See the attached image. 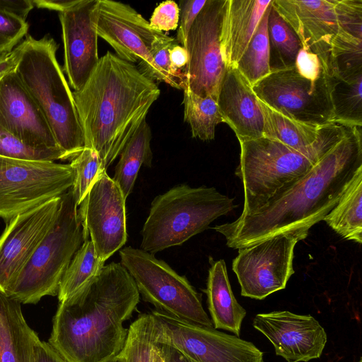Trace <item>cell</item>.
<instances>
[{
    "instance_id": "cell-7",
    "label": "cell",
    "mask_w": 362,
    "mask_h": 362,
    "mask_svg": "<svg viewBox=\"0 0 362 362\" xmlns=\"http://www.w3.org/2000/svg\"><path fill=\"white\" fill-rule=\"evenodd\" d=\"M71 189L61 196L56 220L6 296L21 304H36L57 296L62 278L84 242Z\"/></svg>"
},
{
    "instance_id": "cell-29",
    "label": "cell",
    "mask_w": 362,
    "mask_h": 362,
    "mask_svg": "<svg viewBox=\"0 0 362 362\" xmlns=\"http://www.w3.org/2000/svg\"><path fill=\"white\" fill-rule=\"evenodd\" d=\"M95 254L90 239L84 240L64 274L57 294L62 301L94 279L104 267Z\"/></svg>"
},
{
    "instance_id": "cell-20",
    "label": "cell",
    "mask_w": 362,
    "mask_h": 362,
    "mask_svg": "<svg viewBox=\"0 0 362 362\" xmlns=\"http://www.w3.org/2000/svg\"><path fill=\"white\" fill-rule=\"evenodd\" d=\"M272 5L332 76L331 43L339 31L334 0H273Z\"/></svg>"
},
{
    "instance_id": "cell-21",
    "label": "cell",
    "mask_w": 362,
    "mask_h": 362,
    "mask_svg": "<svg viewBox=\"0 0 362 362\" xmlns=\"http://www.w3.org/2000/svg\"><path fill=\"white\" fill-rule=\"evenodd\" d=\"M216 101L223 122L239 142L263 136L264 118L258 100L236 67L226 68Z\"/></svg>"
},
{
    "instance_id": "cell-3",
    "label": "cell",
    "mask_w": 362,
    "mask_h": 362,
    "mask_svg": "<svg viewBox=\"0 0 362 362\" xmlns=\"http://www.w3.org/2000/svg\"><path fill=\"white\" fill-rule=\"evenodd\" d=\"M72 93L84 147L93 149L107 170L146 120L160 90L136 65L108 51L83 87Z\"/></svg>"
},
{
    "instance_id": "cell-46",
    "label": "cell",
    "mask_w": 362,
    "mask_h": 362,
    "mask_svg": "<svg viewBox=\"0 0 362 362\" xmlns=\"http://www.w3.org/2000/svg\"><path fill=\"white\" fill-rule=\"evenodd\" d=\"M163 362H191L180 351L171 346L157 344Z\"/></svg>"
},
{
    "instance_id": "cell-25",
    "label": "cell",
    "mask_w": 362,
    "mask_h": 362,
    "mask_svg": "<svg viewBox=\"0 0 362 362\" xmlns=\"http://www.w3.org/2000/svg\"><path fill=\"white\" fill-rule=\"evenodd\" d=\"M151 131L144 120L128 140L119 153L112 177L125 199L132 192L141 165L150 168L153 153L151 148Z\"/></svg>"
},
{
    "instance_id": "cell-6",
    "label": "cell",
    "mask_w": 362,
    "mask_h": 362,
    "mask_svg": "<svg viewBox=\"0 0 362 362\" xmlns=\"http://www.w3.org/2000/svg\"><path fill=\"white\" fill-rule=\"evenodd\" d=\"M240 163L244 205L240 217L250 216L281 190L305 175L333 146L305 152L265 136L240 141Z\"/></svg>"
},
{
    "instance_id": "cell-18",
    "label": "cell",
    "mask_w": 362,
    "mask_h": 362,
    "mask_svg": "<svg viewBox=\"0 0 362 362\" xmlns=\"http://www.w3.org/2000/svg\"><path fill=\"white\" fill-rule=\"evenodd\" d=\"M98 0H77L59 13L64 50V70L74 91L81 90L96 68L98 35L93 13Z\"/></svg>"
},
{
    "instance_id": "cell-22",
    "label": "cell",
    "mask_w": 362,
    "mask_h": 362,
    "mask_svg": "<svg viewBox=\"0 0 362 362\" xmlns=\"http://www.w3.org/2000/svg\"><path fill=\"white\" fill-rule=\"evenodd\" d=\"M272 0H226L221 28V52L226 68L235 67Z\"/></svg>"
},
{
    "instance_id": "cell-26",
    "label": "cell",
    "mask_w": 362,
    "mask_h": 362,
    "mask_svg": "<svg viewBox=\"0 0 362 362\" xmlns=\"http://www.w3.org/2000/svg\"><path fill=\"white\" fill-rule=\"evenodd\" d=\"M323 221L343 238L362 243V169Z\"/></svg>"
},
{
    "instance_id": "cell-2",
    "label": "cell",
    "mask_w": 362,
    "mask_h": 362,
    "mask_svg": "<svg viewBox=\"0 0 362 362\" xmlns=\"http://www.w3.org/2000/svg\"><path fill=\"white\" fill-rule=\"evenodd\" d=\"M139 299L135 281L120 262L104 265L59 302L47 342L66 362H105L122 349L128 332L124 322Z\"/></svg>"
},
{
    "instance_id": "cell-44",
    "label": "cell",
    "mask_w": 362,
    "mask_h": 362,
    "mask_svg": "<svg viewBox=\"0 0 362 362\" xmlns=\"http://www.w3.org/2000/svg\"><path fill=\"white\" fill-rule=\"evenodd\" d=\"M21 57V47L18 45L11 52L0 55V81L9 71L13 70Z\"/></svg>"
},
{
    "instance_id": "cell-34",
    "label": "cell",
    "mask_w": 362,
    "mask_h": 362,
    "mask_svg": "<svg viewBox=\"0 0 362 362\" xmlns=\"http://www.w3.org/2000/svg\"><path fill=\"white\" fill-rule=\"evenodd\" d=\"M73 168L74 179L71 191L77 206L88 192L99 175L106 170L98 153L92 148L84 147L69 163Z\"/></svg>"
},
{
    "instance_id": "cell-17",
    "label": "cell",
    "mask_w": 362,
    "mask_h": 362,
    "mask_svg": "<svg viewBox=\"0 0 362 362\" xmlns=\"http://www.w3.org/2000/svg\"><path fill=\"white\" fill-rule=\"evenodd\" d=\"M252 326L272 344L275 354L287 362L320 358L327 341L325 329L310 315L286 310L259 313Z\"/></svg>"
},
{
    "instance_id": "cell-36",
    "label": "cell",
    "mask_w": 362,
    "mask_h": 362,
    "mask_svg": "<svg viewBox=\"0 0 362 362\" xmlns=\"http://www.w3.org/2000/svg\"><path fill=\"white\" fill-rule=\"evenodd\" d=\"M339 30L362 40V0H334Z\"/></svg>"
},
{
    "instance_id": "cell-41",
    "label": "cell",
    "mask_w": 362,
    "mask_h": 362,
    "mask_svg": "<svg viewBox=\"0 0 362 362\" xmlns=\"http://www.w3.org/2000/svg\"><path fill=\"white\" fill-rule=\"evenodd\" d=\"M169 57L173 71L185 83V71L182 69L186 68L188 62L186 49L177 42L170 49Z\"/></svg>"
},
{
    "instance_id": "cell-38",
    "label": "cell",
    "mask_w": 362,
    "mask_h": 362,
    "mask_svg": "<svg viewBox=\"0 0 362 362\" xmlns=\"http://www.w3.org/2000/svg\"><path fill=\"white\" fill-rule=\"evenodd\" d=\"M176 42L175 37H170L163 33L153 40L151 54L156 65L170 80L171 86L184 90L185 83L173 71L169 57L170 49Z\"/></svg>"
},
{
    "instance_id": "cell-48",
    "label": "cell",
    "mask_w": 362,
    "mask_h": 362,
    "mask_svg": "<svg viewBox=\"0 0 362 362\" xmlns=\"http://www.w3.org/2000/svg\"><path fill=\"white\" fill-rule=\"evenodd\" d=\"M105 362H121L119 358L117 356H115Z\"/></svg>"
},
{
    "instance_id": "cell-4",
    "label": "cell",
    "mask_w": 362,
    "mask_h": 362,
    "mask_svg": "<svg viewBox=\"0 0 362 362\" xmlns=\"http://www.w3.org/2000/svg\"><path fill=\"white\" fill-rule=\"evenodd\" d=\"M19 45L15 72L71 161L83 149L84 139L72 91L57 60L58 45L47 35L39 40L28 35Z\"/></svg>"
},
{
    "instance_id": "cell-30",
    "label": "cell",
    "mask_w": 362,
    "mask_h": 362,
    "mask_svg": "<svg viewBox=\"0 0 362 362\" xmlns=\"http://www.w3.org/2000/svg\"><path fill=\"white\" fill-rule=\"evenodd\" d=\"M183 90L184 120L190 126L192 136L202 141L213 140L216 127L223 122L216 100L200 97L186 88Z\"/></svg>"
},
{
    "instance_id": "cell-10",
    "label": "cell",
    "mask_w": 362,
    "mask_h": 362,
    "mask_svg": "<svg viewBox=\"0 0 362 362\" xmlns=\"http://www.w3.org/2000/svg\"><path fill=\"white\" fill-rule=\"evenodd\" d=\"M74 179L70 164L0 156V217L7 221L61 197L71 188Z\"/></svg>"
},
{
    "instance_id": "cell-49",
    "label": "cell",
    "mask_w": 362,
    "mask_h": 362,
    "mask_svg": "<svg viewBox=\"0 0 362 362\" xmlns=\"http://www.w3.org/2000/svg\"><path fill=\"white\" fill-rule=\"evenodd\" d=\"M358 362H362V358H360Z\"/></svg>"
},
{
    "instance_id": "cell-8",
    "label": "cell",
    "mask_w": 362,
    "mask_h": 362,
    "mask_svg": "<svg viewBox=\"0 0 362 362\" xmlns=\"http://www.w3.org/2000/svg\"><path fill=\"white\" fill-rule=\"evenodd\" d=\"M119 257L120 263L133 278L144 301L170 316L214 327L203 308L202 295L185 276L141 249L124 247L119 250Z\"/></svg>"
},
{
    "instance_id": "cell-1",
    "label": "cell",
    "mask_w": 362,
    "mask_h": 362,
    "mask_svg": "<svg viewBox=\"0 0 362 362\" xmlns=\"http://www.w3.org/2000/svg\"><path fill=\"white\" fill-rule=\"evenodd\" d=\"M361 127L351 131L303 177L281 190L255 214L217 225L228 247L240 249L273 235L310 229L335 206L362 169Z\"/></svg>"
},
{
    "instance_id": "cell-11",
    "label": "cell",
    "mask_w": 362,
    "mask_h": 362,
    "mask_svg": "<svg viewBox=\"0 0 362 362\" xmlns=\"http://www.w3.org/2000/svg\"><path fill=\"white\" fill-rule=\"evenodd\" d=\"M308 229L290 230L238 249L232 268L240 284L241 295L262 300L284 289L295 272V246L308 236Z\"/></svg>"
},
{
    "instance_id": "cell-47",
    "label": "cell",
    "mask_w": 362,
    "mask_h": 362,
    "mask_svg": "<svg viewBox=\"0 0 362 362\" xmlns=\"http://www.w3.org/2000/svg\"><path fill=\"white\" fill-rule=\"evenodd\" d=\"M152 362H163V359L160 353L158 345L153 350V361Z\"/></svg>"
},
{
    "instance_id": "cell-19",
    "label": "cell",
    "mask_w": 362,
    "mask_h": 362,
    "mask_svg": "<svg viewBox=\"0 0 362 362\" xmlns=\"http://www.w3.org/2000/svg\"><path fill=\"white\" fill-rule=\"evenodd\" d=\"M0 127L33 147L60 148L44 115L15 69L0 81Z\"/></svg>"
},
{
    "instance_id": "cell-23",
    "label": "cell",
    "mask_w": 362,
    "mask_h": 362,
    "mask_svg": "<svg viewBox=\"0 0 362 362\" xmlns=\"http://www.w3.org/2000/svg\"><path fill=\"white\" fill-rule=\"evenodd\" d=\"M39 339L25 320L21 304L0 293V362H35Z\"/></svg>"
},
{
    "instance_id": "cell-9",
    "label": "cell",
    "mask_w": 362,
    "mask_h": 362,
    "mask_svg": "<svg viewBox=\"0 0 362 362\" xmlns=\"http://www.w3.org/2000/svg\"><path fill=\"white\" fill-rule=\"evenodd\" d=\"M332 76L310 77L294 66L270 73L252 86L257 98L299 122L323 126L334 122Z\"/></svg>"
},
{
    "instance_id": "cell-43",
    "label": "cell",
    "mask_w": 362,
    "mask_h": 362,
    "mask_svg": "<svg viewBox=\"0 0 362 362\" xmlns=\"http://www.w3.org/2000/svg\"><path fill=\"white\" fill-rule=\"evenodd\" d=\"M35 362H66L48 342L39 339L35 348Z\"/></svg>"
},
{
    "instance_id": "cell-24",
    "label": "cell",
    "mask_w": 362,
    "mask_h": 362,
    "mask_svg": "<svg viewBox=\"0 0 362 362\" xmlns=\"http://www.w3.org/2000/svg\"><path fill=\"white\" fill-rule=\"evenodd\" d=\"M210 268L204 290L214 327L227 330L239 337L245 309L235 299L223 259L209 257Z\"/></svg>"
},
{
    "instance_id": "cell-16",
    "label": "cell",
    "mask_w": 362,
    "mask_h": 362,
    "mask_svg": "<svg viewBox=\"0 0 362 362\" xmlns=\"http://www.w3.org/2000/svg\"><path fill=\"white\" fill-rule=\"evenodd\" d=\"M61 197L7 221L0 236V293L6 295L57 216Z\"/></svg>"
},
{
    "instance_id": "cell-40",
    "label": "cell",
    "mask_w": 362,
    "mask_h": 362,
    "mask_svg": "<svg viewBox=\"0 0 362 362\" xmlns=\"http://www.w3.org/2000/svg\"><path fill=\"white\" fill-rule=\"evenodd\" d=\"M206 0H183L180 1V18L176 40L185 47L188 33Z\"/></svg>"
},
{
    "instance_id": "cell-14",
    "label": "cell",
    "mask_w": 362,
    "mask_h": 362,
    "mask_svg": "<svg viewBox=\"0 0 362 362\" xmlns=\"http://www.w3.org/2000/svg\"><path fill=\"white\" fill-rule=\"evenodd\" d=\"M226 0H206L188 33L185 88L200 97L217 99L226 71L221 52V28Z\"/></svg>"
},
{
    "instance_id": "cell-31",
    "label": "cell",
    "mask_w": 362,
    "mask_h": 362,
    "mask_svg": "<svg viewBox=\"0 0 362 362\" xmlns=\"http://www.w3.org/2000/svg\"><path fill=\"white\" fill-rule=\"evenodd\" d=\"M362 76L349 81L332 76L331 99L334 122L349 126L362 125Z\"/></svg>"
},
{
    "instance_id": "cell-28",
    "label": "cell",
    "mask_w": 362,
    "mask_h": 362,
    "mask_svg": "<svg viewBox=\"0 0 362 362\" xmlns=\"http://www.w3.org/2000/svg\"><path fill=\"white\" fill-rule=\"evenodd\" d=\"M272 3L265 10L250 42L235 66L251 86L271 73L267 19Z\"/></svg>"
},
{
    "instance_id": "cell-32",
    "label": "cell",
    "mask_w": 362,
    "mask_h": 362,
    "mask_svg": "<svg viewBox=\"0 0 362 362\" xmlns=\"http://www.w3.org/2000/svg\"><path fill=\"white\" fill-rule=\"evenodd\" d=\"M157 345L152 313L140 315L128 328L122 349L117 356L121 362H152Z\"/></svg>"
},
{
    "instance_id": "cell-35",
    "label": "cell",
    "mask_w": 362,
    "mask_h": 362,
    "mask_svg": "<svg viewBox=\"0 0 362 362\" xmlns=\"http://www.w3.org/2000/svg\"><path fill=\"white\" fill-rule=\"evenodd\" d=\"M0 156L28 161L54 162L57 160H66L65 154L62 149L33 147L1 127Z\"/></svg>"
},
{
    "instance_id": "cell-42",
    "label": "cell",
    "mask_w": 362,
    "mask_h": 362,
    "mask_svg": "<svg viewBox=\"0 0 362 362\" xmlns=\"http://www.w3.org/2000/svg\"><path fill=\"white\" fill-rule=\"evenodd\" d=\"M34 7L32 0H0V11L14 14L25 21Z\"/></svg>"
},
{
    "instance_id": "cell-5",
    "label": "cell",
    "mask_w": 362,
    "mask_h": 362,
    "mask_svg": "<svg viewBox=\"0 0 362 362\" xmlns=\"http://www.w3.org/2000/svg\"><path fill=\"white\" fill-rule=\"evenodd\" d=\"M238 206L214 187L177 185L156 196L141 230V249L156 254L180 245Z\"/></svg>"
},
{
    "instance_id": "cell-37",
    "label": "cell",
    "mask_w": 362,
    "mask_h": 362,
    "mask_svg": "<svg viewBox=\"0 0 362 362\" xmlns=\"http://www.w3.org/2000/svg\"><path fill=\"white\" fill-rule=\"evenodd\" d=\"M28 28L25 20L0 11V55L11 52L27 35Z\"/></svg>"
},
{
    "instance_id": "cell-39",
    "label": "cell",
    "mask_w": 362,
    "mask_h": 362,
    "mask_svg": "<svg viewBox=\"0 0 362 362\" xmlns=\"http://www.w3.org/2000/svg\"><path fill=\"white\" fill-rule=\"evenodd\" d=\"M180 8L174 1H163L154 9L150 18V26L160 32L175 30L177 28Z\"/></svg>"
},
{
    "instance_id": "cell-33",
    "label": "cell",
    "mask_w": 362,
    "mask_h": 362,
    "mask_svg": "<svg viewBox=\"0 0 362 362\" xmlns=\"http://www.w3.org/2000/svg\"><path fill=\"white\" fill-rule=\"evenodd\" d=\"M332 76L349 81L362 76V40L339 30L331 43Z\"/></svg>"
},
{
    "instance_id": "cell-45",
    "label": "cell",
    "mask_w": 362,
    "mask_h": 362,
    "mask_svg": "<svg viewBox=\"0 0 362 362\" xmlns=\"http://www.w3.org/2000/svg\"><path fill=\"white\" fill-rule=\"evenodd\" d=\"M35 7L62 12L72 6L77 0H32Z\"/></svg>"
},
{
    "instance_id": "cell-12",
    "label": "cell",
    "mask_w": 362,
    "mask_h": 362,
    "mask_svg": "<svg viewBox=\"0 0 362 362\" xmlns=\"http://www.w3.org/2000/svg\"><path fill=\"white\" fill-rule=\"evenodd\" d=\"M157 344L173 346L191 362H263L264 353L235 335L153 310Z\"/></svg>"
},
{
    "instance_id": "cell-27",
    "label": "cell",
    "mask_w": 362,
    "mask_h": 362,
    "mask_svg": "<svg viewBox=\"0 0 362 362\" xmlns=\"http://www.w3.org/2000/svg\"><path fill=\"white\" fill-rule=\"evenodd\" d=\"M267 35L271 73L294 66L302 43L272 3L267 19Z\"/></svg>"
},
{
    "instance_id": "cell-13",
    "label": "cell",
    "mask_w": 362,
    "mask_h": 362,
    "mask_svg": "<svg viewBox=\"0 0 362 362\" xmlns=\"http://www.w3.org/2000/svg\"><path fill=\"white\" fill-rule=\"evenodd\" d=\"M98 36L106 41L122 59L135 64L146 77L171 86L170 80L154 63L151 54L153 40L163 32L153 29L129 5L98 0L93 13Z\"/></svg>"
},
{
    "instance_id": "cell-15",
    "label": "cell",
    "mask_w": 362,
    "mask_h": 362,
    "mask_svg": "<svg viewBox=\"0 0 362 362\" xmlns=\"http://www.w3.org/2000/svg\"><path fill=\"white\" fill-rule=\"evenodd\" d=\"M126 200L105 170L78 206L84 239L90 240L97 257L103 262L126 243Z\"/></svg>"
}]
</instances>
